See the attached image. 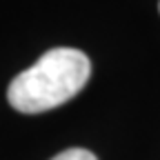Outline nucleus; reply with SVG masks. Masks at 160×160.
Returning a JSON list of instances; mask_svg holds the SVG:
<instances>
[{
  "mask_svg": "<svg viewBox=\"0 0 160 160\" xmlns=\"http://www.w3.org/2000/svg\"><path fill=\"white\" fill-rule=\"evenodd\" d=\"M89 76L91 62L87 53L71 47H56L11 80L7 100L20 113H42L80 93Z\"/></svg>",
  "mask_w": 160,
  "mask_h": 160,
  "instance_id": "1",
  "label": "nucleus"
},
{
  "mask_svg": "<svg viewBox=\"0 0 160 160\" xmlns=\"http://www.w3.org/2000/svg\"><path fill=\"white\" fill-rule=\"evenodd\" d=\"M51 160H98L91 151L87 149H80V147H73V149H65L60 151L58 156H53Z\"/></svg>",
  "mask_w": 160,
  "mask_h": 160,
  "instance_id": "2",
  "label": "nucleus"
}]
</instances>
